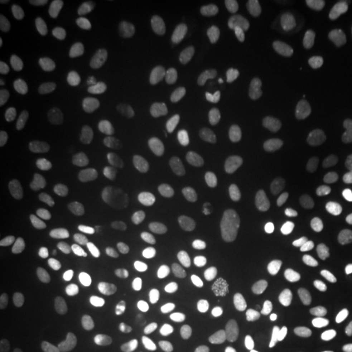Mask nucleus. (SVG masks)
<instances>
[{
	"instance_id": "f257e3e1",
	"label": "nucleus",
	"mask_w": 352,
	"mask_h": 352,
	"mask_svg": "<svg viewBox=\"0 0 352 352\" xmlns=\"http://www.w3.org/2000/svg\"><path fill=\"white\" fill-rule=\"evenodd\" d=\"M285 18L288 12L279 0H244L229 12L220 30L217 56L235 82H252L261 74Z\"/></svg>"
},
{
	"instance_id": "f03ea898",
	"label": "nucleus",
	"mask_w": 352,
	"mask_h": 352,
	"mask_svg": "<svg viewBox=\"0 0 352 352\" xmlns=\"http://www.w3.org/2000/svg\"><path fill=\"white\" fill-rule=\"evenodd\" d=\"M173 288L194 317L229 323L250 308V285L220 258H185L173 270Z\"/></svg>"
},
{
	"instance_id": "7ed1b4c3",
	"label": "nucleus",
	"mask_w": 352,
	"mask_h": 352,
	"mask_svg": "<svg viewBox=\"0 0 352 352\" xmlns=\"http://www.w3.org/2000/svg\"><path fill=\"white\" fill-rule=\"evenodd\" d=\"M159 118L170 144L191 162H203L214 150V124L197 88L182 76H168L159 85Z\"/></svg>"
},
{
	"instance_id": "20e7f679",
	"label": "nucleus",
	"mask_w": 352,
	"mask_h": 352,
	"mask_svg": "<svg viewBox=\"0 0 352 352\" xmlns=\"http://www.w3.org/2000/svg\"><path fill=\"white\" fill-rule=\"evenodd\" d=\"M44 282L56 308L71 320H91L106 302L100 270L74 247H53L44 264Z\"/></svg>"
},
{
	"instance_id": "39448f33",
	"label": "nucleus",
	"mask_w": 352,
	"mask_h": 352,
	"mask_svg": "<svg viewBox=\"0 0 352 352\" xmlns=\"http://www.w3.org/2000/svg\"><path fill=\"white\" fill-rule=\"evenodd\" d=\"M50 44H53V56H56L62 76L74 88L91 91V88H100L106 82L112 65H109V53L103 47L100 36L91 27L65 18L59 24H53Z\"/></svg>"
},
{
	"instance_id": "423d86ee",
	"label": "nucleus",
	"mask_w": 352,
	"mask_h": 352,
	"mask_svg": "<svg viewBox=\"0 0 352 352\" xmlns=\"http://www.w3.org/2000/svg\"><path fill=\"white\" fill-rule=\"evenodd\" d=\"M235 156L264 179H288L296 168L300 150L291 129L273 120H252L235 135Z\"/></svg>"
},
{
	"instance_id": "0eeeda50",
	"label": "nucleus",
	"mask_w": 352,
	"mask_h": 352,
	"mask_svg": "<svg viewBox=\"0 0 352 352\" xmlns=\"http://www.w3.org/2000/svg\"><path fill=\"white\" fill-rule=\"evenodd\" d=\"M47 129V106L12 65L0 68V132L15 144H36Z\"/></svg>"
},
{
	"instance_id": "6e6552de",
	"label": "nucleus",
	"mask_w": 352,
	"mask_h": 352,
	"mask_svg": "<svg viewBox=\"0 0 352 352\" xmlns=\"http://www.w3.org/2000/svg\"><path fill=\"white\" fill-rule=\"evenodd\" d=\"M311 252L320 261L352 256V191H340L326 200L311 229Z\"/></svg>"
},
{
	"instance_id": "1a4fd4ad",
	"label": "nucleus",
	"mask_w": 352,
	"mask_h": 352,
	"mask_svg": "<svg viewBox=\"0 0 352 352\" xmlns=\"http://www.w3.org/2000/svg\"><path fill=\"white\" fill-rule=\"evenodd\" d=\"M41 302L21 279L0 276V329L9 335H30L41 326Z\"/></svg>"
},
{
	"instance_id": "9d476101",
	"label": "nucleus",
	"mask_w": 352,
	"mask_h": 352,
	"mask_svg": "<svg viewBox=\"0 0 352 352\" xmlns=\"http://www.w3.org/2000/svg\"><path fill=\"white\" fill-rule=\"evenodd\" d=\"M214 0H132L129 12L159 27H188L212 18Z\"/></svg>"
},
{
	"instance_id": "9b49d317",
	"label": "nucleus",
	"mask_w": 352,
	"mask_h": 352,
	"mask_svg": "<svg viewBox=\"0 0 352 352\" xmlns=\"http://www.w3.org/2000/svg\"><path fill=\"white\" fill-rule=\"evenodd\" d=\"M300 352H352V329L335 317H323L308 326Z\"/></svg>"
},
{
	"instance_id": "f8f14e48",
	"label": "nucleus",
	"mask_w": 352,
	"mask_h": 352,
	"mask_svg": "<svg viewBox=\"0 0 352 352\" xmlns=\"http://www.w3.org/2000/svg\"><path fill=\"white\" fill-rule=\"evenodd\" d=\"M41 3H36V0H24V3H18V0H3V15H30V12H36Z\"/></svg>"
},
{
	"instance_id": "ddd939ff",
	"label": "nucleus",
	"mask_w": 352,
	"mask_h": 352,
	"mask_svg": "<svg viewBox=\"0 0 352 352\" xmlns=\"http://www.w3.org/2000/svg\"><path fill=\"white\" fill-rule=\"evenodd\" d=\"M9 200H12V179H9V170H0V212L9 208Z\"/></svg>"
},
{
	"instance_id": "4468645a",
	"label": "nucleus",
	"mask_w": 352,
	"mask_h": 352,
	"mask_svg": "<svg viewBox=\"0 0 352 352\" xmlns=\"http://www.w3.org/2000/svg\"><path fill=\"white\" fill-rule=\"evenodd\" d=\"M340 103H344V109L352 115V82L344 85V91H340Z\"/></svg>"
},
{
	"instance_id": "2eb2a0df",
	"label": "nucleus",
	"mask_w": 352,
	"mask_h": 352,
	"mask_svg": "<svg viewBox=\"0 0 352 352\" xmlns=\"http://www.w3.org/2000/svg\"><path fill=\"white\" fill-rule=\"evenodd\" d=\"M349 62H352V41H349Z\"/></svg>"
}]
</instances>
